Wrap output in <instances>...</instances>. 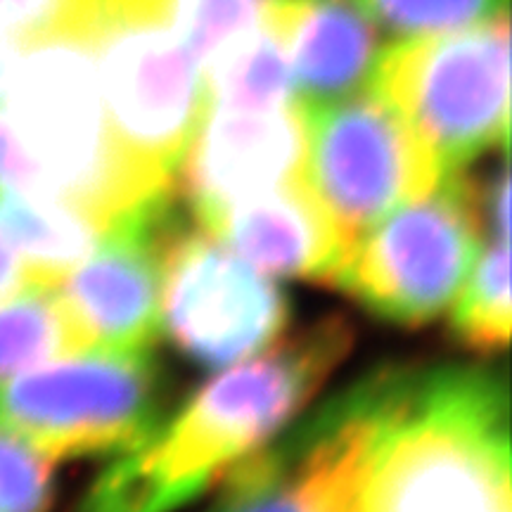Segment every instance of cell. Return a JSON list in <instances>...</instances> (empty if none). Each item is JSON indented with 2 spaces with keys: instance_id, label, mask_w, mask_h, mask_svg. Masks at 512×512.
Returning a JSON list of instances; mask_svg holds the SVG:
<instances>
[{
  "instance_id": "cell-19",
  "label": "cell",
  "mask_w": 512,
  "mask_h": 512,
  "mask_svg": "<svg viewBox=\"0 0 512 512\" xmlns=\"http://www.w3.org/2000/svg\"><path fill=\"white\" fill-rule=\"evenodd\" d=\"M164 17L190 55L207 69L221 53L259 27L271 0H140Z\"/></svg>"
},
{
  "instance_id": "cell-18",
  "label": "cell",
  "mask_w": 512,
  "mask_h": 512,
  "mask_svg": "<svg viewBox=\"0 0 512 512\" xmlns=\"http://www.w3.org/2000/svg\"><path fill=\"white\" fill-rule=\"evenodd\" d=\"M451 323L460 342L477 351H498L508 344L512 323L508 235H491V245L460 294Z\"/></svg>"
},
{
  "instance_id": "cell-4",
  "label": "cell",
  "mask_w": 512,
  "mask_h": 512,
  "mask_svg": "<svg viewBox=\"0 0 512 512\" xmlns=\"http://www.w3.org/2000/svg\"><path fill=\"white\" fill-rule=\"evenodd\" d=\"M88 43L121 157L145 195H164L207 110L204 69L140 0H112Z\"/></svg>"
},
{
  "instance_id": "cell-21",
  "label": "cell",
  "mask_w": 512,
  "mask_h": 512,
  "mask_svg": "<svg viewBox=\"0 0 512 512\" xmlns=\"http://www.w3.org/2000/svg\"><path fill=\"white\" fill-rule=\"evenodd\" d=\"M53 465L46 453L0 427V512H50Z\"/></svg>"
},
{
  "instance_id": "cell-6",
  "label": "cell",
  "mask_w": 512,
  "mask_h": 512,
  "mask_svg": "<svg viewBox=\"0 0 512 512\" xmlns=\"http://www.w3.org/2000/svg\"><path fill=\"white\" fill-rule=\"evenodd\" d=\"M67 356L0 384V427L50 460L114 458L159 430L166 380L150 349Z\"/></svg>"
},
{
  "instance_id": "cell-3",
  "label": "cell",
  "mask_w": 512,
  "mask_h": 512,
  "mask_svg": "<svg viewBox=\"0 0 512 512\" xmlns=\"http://www.w3.org/2000/svg\"><path fill=\"white\" fill-rule=\"evenodd\" d=\"M0 114L50 195L79 204L107 228L152 200L114 140L88 38L57 34L22 46Z\"/></svg>"
},
{
  "instance_id": "cell-22",
  "label": "cell",
  "mask_w": 512,
  "mask_h": 512,
  "mask_svg": "<svg viewBox=\"0 0 512 512\" xmlns=\"http://www.w3.org/2000/svg\"><path fill=\"white\" fill-rule=\"evenodd\" d=\"M19 46L43 36H83L91 41L112 0H3Z\"/></svg>"
},
{
  "instance_id": "cell-12",
  "label": "cell",
  "mask_w": 512,
  "mask_h": 512,
  "mask_svg": "<svg viewBox=\"0 0 512 512\" xmlns=\"http://www.w3.org/2000/svg\"><path fill=\"white\" fill-rule=\"evenodd\" d=\"M309 110H204L178 164V188L200 228L233 204L306 176Z\"/></svg>"
},
{
  "instance_id": "cell-15",
  "label": "cell",
  "mask_w": 512,
  "mask_h": 512,
  "mask_svg": "<svg viewBox=\"0 0 512 512\" xmlns=\"http://www.w3.org/2000/svg\"><path fill=\"white\" fill-rule=\"evenodd\" d=\"M107 226L57 195L0 190V233L38 287H55L98 247Z\"/></svg>"
},
{
  "instance_id": "cell-20",
  "label": "cell",
  "mask_w": 512,
  "mask_h": 512,
  "mask_svg": "<svg viewBox=\"0 0 512 512\" xmlns=\"http://www.w3.org/2000/svg\"><path fill=\"white\" fill-rule=\"evenodd\" d=\"M377 27L399 38L446 34L508 15V0H356Z\"/></svg>"
},
{
  "instance_id": "cell-1",
  "label": "cell",
  "mask_w": 512,
  "mask_h": 512,
  "mask_svg": "<svg viewBox=\"0 0 512 512\" xmlns=\"http://www.w3.org/2000/svg\"><path fill=\"white\" fill-rule=\"evenodd\" d=\"M351 344L347 320L325 316L216 377L145 444L112 460L74 512H174L226 482L302 411Z\"/></svg>"
},
{
  "instance_id": "cell-13",
  "label": "cell",
  "mask_w": 512,
  "mask_h": 512,
  "mask_svg": "<svg viewBox=\"0 0 512 512\" xmlns=\"http://www.w3.org/2000/svg\"><path fill=\"white\" fill-rule=\"evenodd\" d=\"M202 230L280 278L330 280L349 252L306 176L223 209Z\"/></svg>"
},
{
  "instance_id": "cell-16",
  "label": "cell",
  "mask_w": 512,
  "mask_h": 512,
  "mask_svg": "<svg viewBox=\"0 0 512 512\" xmlns=\"http://www.w3.org/2000/svg\"><path fill=\"white\" fill-rule=\"evenodd\" d=\"M204 83L211 110L266 112L297 100L287 53L266 19L204 69Z\"/></svg>"
},
{
  "instance_id": "cell-17",
  "label": "cell",
  "mask_w": 512,
  "mask_h": 512,
  "mask_svg": "<svg viewBox=\"0 0 512 512\" xmlns=\"http://www.w3.org/2000/svg\"><path fill=\"white\" fill-rule=\"evenodd\" d=\"M72 351L79 354V344L55 287H31L0 302V384Z\"/></svg>"
},
{
  "instance_id": "cell-9",
  "label": "cell",
  "mask_w": 512,
  "mask_h": 512,
  "mask_svg": "<svg viewBox=\"0 0 512 512\" xmlns=\"http://www.w3.org/2000/svg\"><path fill=\"white\" fill-rule=\"evenodd\" d=\"M309 110L306 183L349 249L399 204L446 176L437 157L373 91Z\"/></svg>"
},
{
  "instance_id": "cell-10",
  "label": "cell",
  "mask_w": 512,
  "mask_h": 512,
  "mask_svg": "<svg viewBox=\"0 0 512 512\" xmlns=\"http://www.w3.org/2000/svg\"><path fill=\"white\" fill-rule=\"evenodd\" d=\"M287 297L207 230L171 228L162 252V318L185 356L228 366L268 347L290 323Z\"/></svg>"
},
{
  "instance_id": "cell-5",
  "label": "cell",
  "mask_w": 512,
  "mask_h": 512,
  "mask_svg": "<svg viewBox=\"0 0 512 512\" xmlns=\"http://www.w3.org/2000/svg\"><path fill=\"white\" fill-rule=\"evenodd\" d=\"M368 88L406 121L446 174L491 147L508 150V15L403 38L377 55Z\"/></svg>"
},
{
  "instance_id": "cell-2",
  "label": "cell",
  "mask_w": 512,
  "mask_h": 512,
  "mask_svg": "<svg viewBox=\"0 0 512 512\" xmlns=\"http://www.w3.org/2000/svg\"><path fill=\"white\" fill-rule=\"evenodd\" d=\"M508 384L479 368H392L370 512H512Z\"/></svg>"
},
{
  "instance_id": "cell-23",
  "label": "cell",
  "mask_w": 512,
  "mask_h": 512,
  "mask_svg": "<svg viewBox=\"0 0 512 512\" xmlns=\"http://www.w3.org/2000/svg\"><path fill=\"white\" fill-rule=\"evenodd\" d=\"M31 287L38 285L31 280L29 268L24 266L22 256L15 252L8 238L0 233V302L17 297V294L31 290Z\"/></svg>"
},
{
  "instance_id": "cell-14",
  "label": "cell",
  "mask_w": 512,
  "mask_h": 512,
  "mask_svg": "<svg viewBox=\"0 0 512 512\" xmlns=\"http://www.w3.org/2000/svg\"><path fill=\"white\" fill-rule=\"evenodd\" d=\"M266 22L283 43L304 107L368 88L380 50L373 19L356 0H271Z\"/></svg>"
},
{
  "instance_id": "cell-8",
  "label": "cell",
  "mask_w": 512,
  "mask_h": 512,
  "mask_svg": "<svg viewBox=\"0 0 512 512\" xmlns=\"http://www.w3.org/2000/svg\"><path fill=\"white\" fill-rule=\"evenodd\" d=\"M382 415L373 373L228 475L211 512H370Z\"/></svg>"
},
{
  "instance_id": "cell-11",
  "label": "cell",
  "mask_w": 512,
  "mask_h": 512,
  "mask_svg": "<svg viewBox=\"0 0 512 512\" xmlns=\"http://www.w3.org/2000/svg\"><path fill=\"white\" fill-rule=\"evenodd\" d=\"M178 211L169 192L119 216L55 285L79 351H143L162 328V252Z\"/></svg>"
},
{
  "instance_id": "cell-7",
  "label": "cell",
  "mask_w": 512,
  "mask_h": 512,
  "mask_svg": "<svg viewBox=\"0 0 512 512\" xmlns=\"http://www.w3.org/2000/svg\"><path fill=\"white\" fill-rule=\"evenodd\" d=\"M482 228V192L460 169L448 171L432 192L366 230L330 283L389 323L425 325L463 290Z\"/></svg>"
}]
</instances>
